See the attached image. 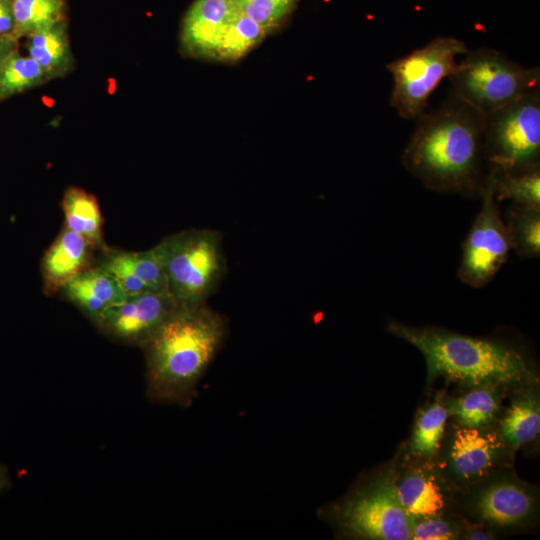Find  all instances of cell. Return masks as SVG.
<instances>
[{"label":"cell","instance_id":"obj_1","mask_svg":"<svg viewBox=\"0 0 540 540\" xmlns=\"http://www.w3.org/2000/svg\"><path fill=\"white\" fill-rule=\"evenodd\" d=\"M402 153V163L426 188L466 196L481 193L485 115L449 96L425 112Z\"/></svg>","mask_w":540,"mask_h":540},{"label":"cell","instance_id":"obj_2","mask_svg":"<svg viewBox=\"0 0 540 540\" xmlns=\"http://www.w3.org/2000/svg\"><path fill=\"white\" fill-rule=\"evenodd\" d=\"M387 330L422 353L428 383L443 377L465 387L496 385L516 389L538 382L529 358L503 341L396 321L389 322Z\"/></svg>","mask_w":540,"mask_h":540},{"label":"cell","instance_id":"obj_3","mask_svg":"<svg viewBox=\"0 0 540 540\" xmlns=\"http://www.w3.org/2000/svg\"><path fill=\"white\" fill-rule=\"evenodd\" d=\"M224 335L222 317L204 304L176 309L144 345L150 395L170 402L189 400Z\"/></svg>","mask_w":540,"mask_h":540},{"label":"cell","instance_id":"obj_4","mask_svg":"<svg viewBox=\"0 0 540 540\" xmlns=\"http://www.w3.org/2000/svg\"><path fill=\"white\" fill-rule=\"evenodd\" d=\"M448 78L450 96L484 115L540 88L539 67L522 66L489 47L468 51Z\"/></svg>","mask_w":540,"mask_h":540},{"label":"cell","instance_id":"obj_5","mask_svg":"<svg viewBox=\"0 0 540 540\" xmlns=\"http://www.w3.org/2000/svg\"><path fill=\"white\" fill-rule=\"evenodd\" d=\"M155 247L177 303L181 307L204 304L225 270L221 233L186 230L164 238Z\"/></svg>","mask_w":540,"mask_h":540},{"label":"cell","instance_id":"obj_6","mask_svg":"<svg viewBox=\"0 0 540 540\" xmlns=\"http://www.w3.org/2000/svg\"><path fill=\"white\" fill-rule=\"evenodd\" d=\"M396 464L361 482L347 497L334 505L331 519L353 539L408 540L412 521L398 498Z\"/></svg>","mask_w":540,"mask_h":540},{"label":"cell","instance_id":"obj_7","mask_svg":"<svg viewBox=\"0 0 540 540\" xmlns=\"http://www.w3.org/2000/svg\"><path fill=\"white\" fill-rule=\"evenodd\" d=\"M483 159L487 173L540 166V90L485 115Z\"/></svg>","mask_w":540,"mask_h":540},{"label":"cell","instance_id":"obj_8","mask_svg":"<svg viewBox=\"0 0 540 540\" xmlns=\"http://www.w3.org/2000/svg\"><path fill=\"white\" fill-rule=\"evenodd\" d=\"M467 52L464 41L440 36L389 62L386 68L393 77L392 107L404 119H419L427 111L431 94L454 70L457 57Z\"/></svg>","mask_w":540,"mask_h":540},{"label":"cell","instance_id":"obj_9","mask_svg":"<svg viewBox=\"0 0 540 540\" xmlns=\"http://www.w3.org/2000/svg\"><path fill=\"white\" fill-rule=\"evenodd\" d=\"M510 452L496 425L472 428L456 423L445 430L434 463L452 489H463L498 472Z\"/></svg>","mask_w":540,"mask_h":540},{"label":"cell","instance_id":"obj_10","mask_svg":"<svg viewBox=\"0 0 540 540\" xmlns=\"http://www.w3.org/2000/svg\"><path fill=\"white\" fill-rule=\"evenodd\" d=\"M482 205L463 243L458 277L466 285L480 288L489 283L506 262L511 249L504 218L487 174L481 190Z\"/></svg>","mask_w":540,"mask_h":540},{"label":"cell","instance_id":"obj_11","mask_svg":"<svg viewBox=\"0 0 540 540\" xmlns=\"http://www.w3.org/2000/svg\"><path fill=\"white\" fill-rule=\"evenodd\" d=\"M466 489L465 511L488 528L523 526L536 514L538 502L534 489L512 473L499 470Z\"/></svg>","mask_w":540,"mask_h":540},{"label":"cell","instance_id":"obj_12","mask_svg":"<svg viewBox=\"0 0 540 540\" xmlns=\"http://www.w3.org/2000/svg\"><path fill=\"white\" fill-rule=\"evenodd\" d=\"M179 307L169 291L145 292L107 309L96 325L118 340L144 346Z\"/></svg>","mask_w":540,"mask_h":540},{"label":"cell","instance_id":"obj_13","mask_svg":"<svg viewBox=\"0 0 540 540\" xmlns=\"http://www.w3.org/2000/svg\"><path fill=\"white\" fill-rule=\"evenodd\" d=\"M401 472L396 468L399 501L411 520L448 513L454 498L434 462L411 461Z\"/></svg>","mask_w":540,"mask_h":540},{"label":"cell","instance_id":"obj_14","mask_svg":"<svg viewBox=\"0 0 540 540\" xmlns=\"http://www.w3.org/2000/svg\"><path fill=\"white\" fill-rule=\"evenodd\" d=\"M242 11L239 0H195L183 21V46L191 54L212 58L223 32Z\"/></svg>","mask_w":540,"mask_h":540},{"label":"cell","instance_id":"obj_15","mask_svg":"<svg viewBox=\"0 0 540 540\" xmlns=\"http://www.w3.org/2000/svg\"><path fill=\"white\" fill-rule=\"evenodd\" d=\"M100 267L117 280L126 297L169 291L163 262L155 246L143 252L110 253Z\"/></svg>","mask_w":540,"mask_h":540},{"label":"cell","instance_id":"obj_16","mask_svg":"<svg viewBox=\"0 0 540 540\" xmlns=\"http://www.w3.org/2000/svg\"><path fill=\"white\" fill-rule=\"evenodd\" d=\"M62 289L66 297L95 324L107 309L126 298L117 280L100 266L79 273Z\"/></svg>","mask_w":540,"mask_h":540},{"label":"cell","instance_id":"obj_17","mask_svg":"<svg viewBox=\"0 0 540 540\" xmlns=\"http://www.w3.org/2000/svg\"><path fill=\"white\" fill-rule=\"evenodd\" d=\"M516 390L496 425L511 451L535 441L540 431V401L536 385Z\"/></svg>","mask_w":540,"mask_h":540},{"label":"cell","instance_id":"obj_18","mask_svg":"<svg viewBox=\"0 0 540 540\" xmlns=\"http://www.w3.org/2000/svg\"><path fill=\"white\" fill-rule=\"evenodd\" d=\"M90 242L65 228L46 251L42 261L45 284L55 290L83 272L88 263Z\"/></svg>","mask_w":540,"mask_h":540},{"label":"cell","instance_id":"obj_19","mask_svg":"<svg viewBox=\"0 0 540 540\" xmlns=\"http://www.w3.org/2000/svg\"><path fill=\"white\" fill-rule=\"evenodd\" d=\"M468 388L463 394L444 401L449 416L465 427L487 428L497 425L501 416V394L506 388L496 385Z\"/></svg>","mask_w":540,"mask_h":540},{"label":"cell","instance_id":"obj_20","mask_svg":"<svg viewBox=\"0 0 540 540\" xmlns=\"http://www.w3.org/2000/svg\"><path fill=\"white\" fill-rule=\"evenodd\" d=\"M448 417L445 402L441 399H437L419 411L407 448L409 461H435L446 430Z\"/></svg>","mask_w":540,"mask_h":540},{"label":"cell","instance_id":"obj_21","mask_svg":"<svg viewBox=\"0 0 540 540\" xmlns=\"http://www.w3.org/2000/svg\"><path fill=\"white\" fill-rule=\"evenodd\" d=\"M66 228L101 246L102 215L95 196L79 188H69L62 200Z\"/></svg>","mask_w":540,"mask_h":540},{"label":"cell","instance_id":"obj_22","mask_svg":"<svg viewBox=\"0 0 540 540\" xmlns=\"http://www.w3.org/2000/svg\"><path fill=\"white\" fill-rule=\"evenodd\" d=\"M28 36L29 56L41 66L46 75L61 73L68 68L71 53L63 22Z\"/></svg>","mask_w":540,"mask_h":540},{"label":"cell","instance_id":"obj_23","mask_svg":"<svg viewBox=\"0 0 540 540\" xmlns=\"http://www.w3.org/2000/svg\"><path fill=\"white\" fill-rule=\"evenodd\" d=\"M505 226L511 249L523 259L540 254V208L512 204L506 212Z\"/></svg>","mask_w":540,"mask_h":540},{"label":"cell","instance_id":"obj_24","mask_svg":"<svg viewBox=\"0 0 540 540\" xmlns=\"http://www.w3.org/2000/svg\"><path fill=\"white\" fill-rule=\"evenodd\" d=\"M487 174L498 202L510 200L512 204L540 208V166L523 172Z\"/></svg>","mask_w":540,"mask_h":540},{"label":"cell","instance_id":"obj_25","mask_svg":"<svg viewBox=\"0 0 540 540\" xmlns=\"http://www.w3.org/2000/svg\"><path fill=\"white\" fill-rule=\"evenodd\" d=\"M11 4L15 37L28 36L63 22L65 0H13Z\"/></svg>","mask_w":540,"mask_h":540},{"label":"cell","instance_id":"obj_26","mask_svg":"<svg viewBox=\"0 0 540 540\" xmlns=\"http://www.w3.org/2000/svg\"><path fill=\"white\" fill-rule=\"evenodd\" d=\"M267 32L243 11L223 32L212 58L237 60L262 41Z\"/></svg>","mask_w":540,"mask_h":540},{"label":"cell","instance_id":"obj_27","mask_svg":"<svg viewBox=\"0 0 540 540\" xmlns=\"http://www.w3.org/2000/svg\"><path fill=\"white\" fill-rule=\"evenodd\" d=\"M46 73L30 56L9 53L0 60V97L37 85Z\"/></svg>","mask_w":540,"mask_h":540},{"label":"cell","instance_id":"obj_28","mask_svg":"<svg viewBox=\"0 0 540 540\" xmlns=\"http://www.w3.org/2000/svg\"><path fill=\"white\" fill-rule=\"evenodd\" d=\"M411 521V539L413 540L460 539L465 528L463 523L448 516L447 513Z\"/></svg>","mask_w":540,"mask_h":540},{"label":"cell","instance_id":"obj_29","mask_svg":"<svg viewBox=\"0 0 540 540\" xmlns=\"http://www.w3.org/2000/svg\"><path fill=\"white\" fill-rule=\"evenodd\" d=\"M294 3L295 0H247L243 12L268 33L285 18Z\"/></svg>","mask_w":540,"mask_h":540},{"label":"cell","instance_id":"obj_30","mask_svg":"<svg viewBox=\"0 0 540 540\" xmlns=\"http://www.w3.org/2000/svg\"><path fill=\"white\" fill-rule=\"evenodd\" d=\"M14 29V16L10 1L0 0V35L4 36Z\"/></svg>","mask_w":540,"mask_h":540},{"label":"cell","instance_id":"obj_31","mask_svg":"<svg viewBox=\"0 0 540 540\" xmlns=\"http://www.w3.org/2000/svg\"><path fill=\"white\" fill-rule=\"evenodd\" d=\"M461 538L468 540L494 539L490 530H488L486 526L478 523L476 526H465Z\"/></svg>","mask_w":540,"mask_h":540},{"label":"cell","instance_id":"obj_32","mask_svg":"<svg viewBox=\"0 0 540 540\" xmlns=\"http://www.w3.org/2000/svg\"><path fill=\"white\" fill-rule=\"evenodd\" d=\"M7 484L6 472L0 467V490H2Z\"/></svg>","mask_w":540,"mask_h":540},{"label":"cell","instance_id":"obj_33","mask_svg":"<svg viewBox=\"0 0 540 540\" xmlns=\"http://www.w3.org/2000/svg\"><path fill=\"white\" fill-rule=\"evenodd\" d=\"M239 1H240V2L242 3V5H243L247 0H239Z\"/></svg>","mask_w":540,"mask_h":540},{"label":"cell","instance_id":"obj_34","mask_svg":"<svg viewBox=\"0 0 540 540\" xmlns=\"http://www.w3.org/2000/svg\"><path fill=\"white\" fill-rule=\"evenodd\" d=\"M4 1H10V2H11V1H13V0H4Z\"/></svg>","mask_w":540,"mask_h":540}]
</instances>
